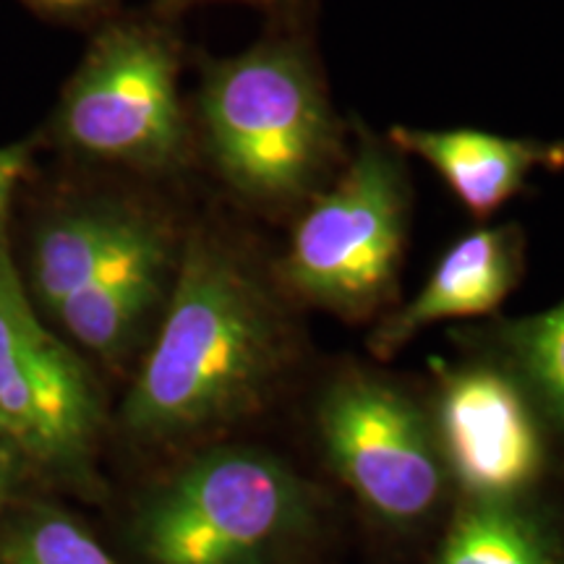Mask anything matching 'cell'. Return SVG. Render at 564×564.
Returning a JSON list of instances; mask_svg holds the SVG:
<instances>
[{"instance_id": "cell-10", "label": "cell", "mask_w": 564, "mask_h": 564, "mask_svg": "<svg viewBox=\"0 0 564 564\" xmlns=\"http://www.w3.org/2000/svg\"><path fill=\"white\" fill-rule=\"evenodd\" d=\"M390 144L426 162L465 209L489 217L525 188L535 171L564 165L560 141L514 139L476 129L394 126Z\"/></svg>"}, {"instance_id": "cell-1", "label": "cell", "mask_w": 564, "mask_h": 564, "mask_svg": "<svg viewBox=\"0 0 564 564\" xmlns=\"http://www.w3.org/2000/svg\"><path fill=\"white\" fill-rule=\"evenodd\" d=\"M291 329L278 293L230 246L188 241L165 319L123 405L133 434L162 440L236 419L278 379Z\"/></svg>"}, {"instance_id": "cell-2", "label": "cell", "mask_w": 564, "mask_h": 564, "mask_svg": "<svg viewBox=\"0 0 564 564\" xmlns=\"http://www.w3.org/2000/svg\"><path fill=\"white\" fill-rule=\"evenodd\" d=\"M202 126L223 181L262 209L303 207L343 167V133L314 55L257 42L204 76Z\"/></svg>"}, {"instance_id": "cell-19", "label": "cell", "mask_w": 564, "mask_h": 564, "mask_svg": "<svg viewBox=\"0 0 564 564\" xmlns=\"http://www.w3.org/2000/svg\"><path fill=\"white\" fill-rule=\"evenodd\" d=\"M0 499H3V497H0Z\"/></svg>"}, {"instance_id": "cell-18", "label": "cell", "mask_w": 564, "mask_h": 564, "mask_svg": "<svg viewBox=\"0 0 564 564\" xmlns=\"http://www.w3.org/2000/svg\"><path fill=\"white\" fill-rule=\"evenodd\" d=\"M246 3H253V6H267V9L280 11V9H288V6L299 3V0H246Z\"/></svg>"}, {"instance_id": "cell-17", "label": "cell", "mask_w": 564, "mask_h": 564, "mask_svg": "<svg viewBox=\"0 0 564 564\" xmlns=\"http://www.w3.org/2000/svg\"><path fill=\"white\" fill-rule=\"evenodd\" d=\"M40 3L55 6V9H79V6L97 3V0H40Z\"/></svg>"}, {"instance_id": "cell-12", "label": "cell", "mask_w": 564, "mask_h": 564, "mask_svg": "<svg viewBox=\"0 0 564 564\" xmlns=\"http://www.w3.org/2000/svg\"><path fill=\"white\" fill-rule=\"evenodd\" d=\"M429 564H564V541L525 499H463Z\"/></svg>"}, {"instance_id": "cell-5", "label": "cell", "mask_w": 564, "mask_h": 564, "mask_svg": "<svg viewBox=\"0 0 564 564\" xmlns=\"http://www.w3.org/2000/svg\"><path fill=\"white\" fill-rule=\"evenodd\" d=\"M316 426L337 478L379 523L411 528L440 510L453 481L432 415L398 384L343 373L324 390Z\"/></svg>"}, {"instance_id": "cell-11", "label": "cell", "mask_w": 564, "mask_h": 564, "mask_svg": "<svg viewBox=\"0 0 564 564\" xmlns=\"http://www.w3.org/2000/svg\"><path fill=\"white\" fill-rule=\"evenodd\" d=\"M171 243L152 217L141 215L102 270L55 308L84 348L116 356L139 335L165 293Z\"/></svg>"}, {"instance_id": "cell-6", "label": "cell", "mask_w": 564, "mask_h": 564, "mask_svg": "<svg viewBox=\"0 0 564 564\" xmlns=\"http://www.w3.org/2000/svg\"><path fill=\"white\" fill-rule=\"evenodd\" d=\"M63 131L82 152L162 171L181 158L178 58L150 26H112L97 37L63 100Z\"/></svg>"}, {"instance_id": "cell-3", "label": "cell", "mask_w": 564, "mask_h": 564, "mask_svg": "<svg viewBox=\"0 0 564 564\" xmlns=\"http://www.w3.org/2000/svg\"><path fill=\"white\" fill-rule=\"evenodd\" d=\"M411 192L400 152L364 137L322 192L301 207L280 282L340 319H366L392 299L405 253Z\"/></svg>"}, {"instance_id": "cell-4", "label": "cell", "mask_w": 564, "mask_h": 564, "mask_svg": "<svg viewBox=\"0 0 564 564\" xmlns=\"http://www.w3.org/2000/svg\"><path fill=\"white\" fill-rule=\"evenodd\" d=\"M314 491L259 449H215L175 474L139 514L150 564H270L306 533Z\"/></svg>"}, {"instance_id": "cell-15", "label": "cell", "mask_w": 564, "mask_h": 564, "mask_svg": "<svg viewBox=\"0 0 564 564\" xmlns=\"http://www.w3.org/2000/svg\"><path fill=\"white\" fill-rule=\"evenodd\" d=\"M9 564H121L105 552L91 535L63 518L45 514L37 518L13 541Z\"/></svg>"}, {"instance_id": "cell-13", "label": "cell", "mask_w": 564, "mask_h": 564, "mask_svg": "<svg viewBox=\"0 0 564 564\" xmlns=\"http://www.w3.org/2000/svg\"><path fill=\"white\" fill-rule=\"evenodd\" d=\"M141 220L129 207H87L61 217L34 249V285L47 306L58 308L102 270Z\"/></svg>"}, {"instance_id": "cell-9", "label": "cell", "mask_w": 564, "mask_h": 564, "mask_svg": "<svg viewBox=\"0 0 564 564\" xmlns=\"http://www.w3.org/2000/svg\"><path fill=\"white\" fill-rule=\"evenodd\" d=\"M520 272L523 236L514 225L478 228L457 238L434 264L421 291L377 324L369 340L371 352L390 358L434 324L494 314L518 285Z\"/></svg>"}, {"instance_id": "cell-14", "label": "cell", "mask_w": 564, "mask_h": 564, "mask_svg": "<svg viewBox=\"0 0 564 564\" xmlns=\"http://www.w3.org/2000/svg\"><path fill=\"white\" fill-rule=\"evenodd\" d=\"M491 343L497 364L523 390L541 426L564 442V303L497 324Z\"/></svg>"}, {"instance_id": "cell-16", "label": "cell", "mask_w": 564, "mask_h": 564, "mask_svg": "<svg viewBox=\"0 0 564 564\" xmlns=\"http://www.w3.org/2000/svg\"><path fill=\"white\" fill-rule=\"evenodd\" d=\"M26 167V150L24 147H6L0 150V215L9 204L13 188Z\"/></svg>"}, {"instance_id": "cell-7", "label": "cell", "mask_w": 564, "mask_h": 564, "mask_svg": "<svg viewBox=\"0 0 564 564\" xmlns=\"http://www.w3.org/2000/svg\"><path fill=\"white\" fill-rule=\"evenodd\" d=\"M97 421L87 369L40 324L0 232V434L70 465L87 455Z\"/></svg>"}, {"instance_id": "cell-8", "label": "cell", "mask_w": 564, "mask_h": 564, "mask_svg": "<svg viewBox=\"0 0 564 564\" xmlns=\"http://www.w3.org/2000/svg\"><path fill=\"white\" fill-rule=\"evenodd\" d=\"M432 423L463 499H523L544 468L541 421L499 364H434Z\"/></svg>"}]
</instances>
